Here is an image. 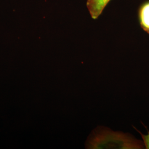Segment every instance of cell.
I'll return each mask as SVG.
<instances>
[{
  "label": "cell",
  "mask_w": 149,
  "mask_h": 149,
  "mask_svg": "<svg viewBox=\"0 0 149 149\" xmlns=\"http://www.w3.org/2000/svg\"><path fill=\"white\" fill-rule=\"evenodd\" d=\"M140 133L141 134L142 138L143 139L145 146L146 147V149H149V133L148 135H146L142 134L141 133Z\"/></svg>",
  "instance_id": "cell-4"
},
{
  "label": "cell",
  "mask_w": 149,
  "mask_h": 149,
  "mask_svg": "<svg viewBox=\"0 0 149 149\" xmlns=\"http://www.w3.org/2000/svg\"><path fill=\"white\" fill-rule=\"evenodd\" d=\"M111 0H87L86 6L92 19H96L100 16Z\"/></svg>",
  "instance_id": "cell-2"
},
{
  "label": "cell",
  "mask_w": 149,
  "mask_h": 149,
  "mask_svg": "<svg viewBox=\"0 0 149 149\" xmlns=\"http://www.w3.org/2000/svg\"><path fill=\"white\" fill-rule=\"evenodd\" d=\"M138 15L141 28L149 34V0L144 1L139 6Z\"/></svg>",
  "instance_id": "cell-3"
},
{
  "label": "cell",
  "mask_w": 149,
  "mask_h": 149,
  "mask_svg": "<svg viewBox=\"0 0 149 149\" xmlns=\"http://www.w3.org/2000/svg\"><path fill=\"white\" fill-rule=\"evenodd\" d=\"M89 149H141L143 145L128 134L108 130L97 132L87 145Z\"/></svg>",
  "instance_id": "cell-1"
}]
</instances>
